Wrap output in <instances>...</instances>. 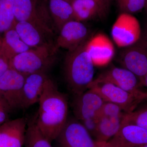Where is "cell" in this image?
Returning a JSON list of instances; mask_svg holds the SVG:
<instances>
[{
	"mask_svg": "<svg viewBox=\"0 0 147 147\" xmlns=\"http://www.w3.org/2000/svg\"><path fill=\"white\" fill-rule=\"evenodd\" d=\"M38 103L34 119L42 134L52 143L57 139L68 119V102L55 82L49 78Z\"/></svg>",
	"mask_w": 147,
	"mask_h": 147,
	"instance_id": "cell-1",
	"label": "cell"
},
{
	"mask_svg": "<svg viewBox=\"0 0 147 147\" xmlns=\"http://www.w3.org/2000/svg\"><path fill=\"white\" fill-rule=\"evenodd\" d=\"M87 40L76 49L68 51L65 59L66 83L74 96L88 89L94 79L95 66L87 51Z\"/></svg>",
	"mask_w": 147,
	"mask_h": 147,
	"instance_id": "cell-2",
	"label": "cell"
},
{
	"mask_svg": "<svg viewBox=\"0 0 147 147\" xmlns=\"http://www.w3.org/2000/svg\"><path fill=\"white\" fill-rule=\"evenodd\" d=\"M57 51L55 44L32 48L13 57L10 61V67L26 76L47 73L56 62Z\"/></svg>",
	"mask_w": 147,
	"mask_h": 147,
	"instance_id": "cell-3",
	"label": "cell"
},
{
	"mask_svg": "<svg viewBox=\"0 0 147 147\" xmlns=\"http://www.w3.org/2000/svg\"><path fill=\"white\" fill-rule=\"evenodd\" d=\"M16 21L34 24L50 38L56 29L45 0H10Z\"/></svg>",
	"mask_w": 147,
	"mask_h": 147,
	"instance_id": "cell-4",
	"label": "cell"
},
{
	"mask_svg": "<svg viewBox=\"0 0 147 147\" xmlns=\"http://www.w3.org/2000/svg\"><path fill=\"white\" fill-rule=\"evenodd\" d=\"M88 89L96 92L105 102L119 105L126 113L133 111L142 101L146 100L108 82H92Z\"/></svg>",
	"mask_w": 147,
	"mask_h": 147,
	"instance_id": "cell-5",
	"label": "cell"
},
{
	"mask_svg": "<svg viewBox=\"0 0 147 147\" xmlns=\"http://www.w3.org/2000/svg\"><path fill=\"white\" fill-rule=\"evenodd\" d=\"M59 147H100L107 142L94 139L77 119H67L57 139Z\"/></svg>",
	"mask_w": 147,
	"mask_h": 147,
	"instance_id": "cell-6",
	"label": "cell"
},
{
	"mask_svg": "<svg viewBox=\"0 0 147 147\" xmlns=\"http://www.w3.org/2000/svg\"><path fill=\"white\" fill-rule=\"evenodd\" d=\"M141 26L132 14L121 13L111 30L114 42L118 47L125 48L135 44L140 39Z\"/></svg>",
	"mask_w": 147,
	"mask_h": 147,
	"instance_id": "cell-7",
	"label": "cell"
},
{
	"mask_svg": "<svg viewBox=\"0 0 147 147\" xmlns=\"http://www.w3.org/2000/svg\"><path fill=\"white\" fill-rule=\"evenodd\" d=\"M139 40L122 50L118 61L122 67L136 75L143 85L147 73V43L145 40Z\"/></svg>",
	"mask_w": 147,
	"mask_h": 147,
	"instance_id": "cell-8",
	"label": "cell"
},
{
	"mask_svg": "<svg viewBox=\"0 0 147 147\" xmlns=\"http://www.w3.org/2000/svg\"><path fill=\"white\" fill-rule=\"evenodd\" d=\"M92 82L111 83L132 94L147 99V92L140 90L142 84L138 77L122 67H111L99 74Z\"/></svg>",
	"mask_w": 147,
	"mask_h": 147,
	"instance_id": "cell-9",
	"label": "cell"
},
{
	"mask_svg": "<svg viewBox=\"0 0 147 147\" xmlns=\"http://www.w3.org/2000/svg\"><path fill=\"white\" fill-rule=\"evenodd\" d=\"M26 76L10 67L0 78V96L11 111L22 109V92Z\"/></svg>",
	"mask_w": 147,
	"mask_h": 147,
	"instance_id": "cell-10",
	"label": "cell"
},
{
	"mask_svg": "<svg viewBox=\"0 0 147 147\" xmlns=\"http://www.w3.org/2000/svg\"><path fill=\"white\" fill-rule=\"evenodd\" d=\"M89 34L88 29L82 22L75 20L69 21L59 31L55 42V48L68 51L74 50L89 39Z\"/></svg>",
	"mask_w": 147,
	"mask_h": 147,
	"instance_id": "cell-11",
	"label": "cell"
},
{
	"mask_svg": "<svg viewBox=\"0 0 147 147\" xmlns=\"http://www.w3.org/2000/svg\"><path fill=\"white\" fill-rule=\"evenodd\" d=\"M105 102L99 95L91 89L74 96L72 108L75 118L82 121L98 118Z\"/></svg>",
	"mask_w": 147,
	"mask_h": 147,
	"instance_id": "cell-12",
	"label": "cell"
},
{
	"mask_svg": "<svg viewBox=\"0 0 147 147\" xmlns=\"http://www.w3.org/2000/svg\"><path fill=\"white\" fill-rule=\"evenodd\" d=\"M86 50L95 66H103L110 63L115 53V46L109 37L99 33L89 38Z\"/></svg>",
	"mask_w": 147,
	"mask_h": 147,
	"instance_id": "cell-13",
	"label": "cell"
},
{
	"mask_svg": "<svg viewBox=\"0 0 147 147\" xmlns=\"http://www.w3.org/2000/svg\"><path fill=\"white\" fill-rule=\"evenodd\" d=\"M107 143L112 147H138L147 144V129L122 123L117 134Z\"/></svg>",
	"mask_w": 147,
	"mask_h": 147,
	"instance_id": "cell-14",
	"label": "cell"
},
{
	"mask_svg": "<svg viewBox=\"0 0 147 147\" xmlns=\"http://www.w3.org/2000/svg\"><path fill=\"white\" fill-rule=\"evenodd\" d=\"M27 123L26 119L20 117L0 126V147H24Z\"/></svg>",
	"mask_w": 147,
	"mask_h": 147,
	"instance_id": "cell-15",
	"label": "cell"
},
{
	"mask_svg": "<svg viewBox=\"0 0 147 147\" xmlns=\"http://www.w3.org/2000/svg\"><path fill=\"white\" fill-rule=\"evenodd\" d=\"M45 73H37L26 76L22 92V109H28L39 101L47 80Z\"/></svg>",
	"mask_w": 147,
	"mask_h": 147,
	"instance_id": "cell-16",
	"label": "cell"
},
{
	"mask_svg": "<svg viewBox=\"0 0 147 147\" xmlns=\"http://www.w3.org/2000/svg\"><path fill=\"white\" fill-rule=\"evenodd\" d=\"M14 28L22 40L31 48L55 44L49 39L50 37L30 22L16 21Z\"/></svg>",
	"mask_w": 147,
	"mask_h": 147,
	"instance_id": "cell-17",
	"label": "cell"
},
{
	"mask_svg": "<svg viewBox=\"0 0 147 147\" xmlns=\"http://www.w3.org/2000/svg\"><path fill=\"white\" fill-rule=\"evenodd\" d=\"M71 4L74 20L80 22L103 16L108 10L104 2L96 0H74Z\"/></svg>",
	"mask_w": 147,
	"mask_h": 147,
	"instance_id": "cell-18",
	"label": "cell"
},
{
	"mask_svg": "<svg viewBox=\"0 0 147 147\" xmlns=\"http://www.w3.org/2000/svg\"><path fill=\"white\" fill-rule=\"evenodd\" d=\"M48 9L56 30H60L65 24L74 20L71 3L63 0H47Z\"/></svg>",
	"mask_w": 147,
	"mask_h": 147,
	"instance_id": "cell-19",
	"label": "cell"
},
{
	"mask_svg": "<svg viewBox=\"0 0 147 147\" xmlns=\"http://www.w3.org/2000/svg\"><path fill=\"white\" fill-rule=\"evenodd\" d=\"M0 42L1 52L10 60L16 55L32 48L22 40L14 28L4 34Z\"/></svg>",
	"mask_w": 147,
	"mask_h": 147,
	"instance_id": "cell-20",
	"label": "cell"
},
{
	"mask_svg": "<svg viewBox=\"0 0 147 147\" xmlns=\"http://www.w3.org/2000/svg\"><path fill=\"white\" fill-rule=\"evenodd\" d=\"M124 116L117 117H98L95 139L100 142H107L117 134L122 124Z\"/></svg>",
	"mask_w": 147,
	"mask_h": 147,
	"instance_id": "cell-21",
	"label": "cell"
},
{
	"mask_svg": "<svg viewBox=\"0 0 147 147\" xmlns=\"http://www.w3.org/2000/svg\"><path fill=\"white\" fill-rule=\"evenodd\" d=\"M37 126L34 119L28 122L24 147H53Z\"/></svg>",
	"mask_w": 147,
	"mask_h": 147,
	"instance_id": "cell-22",
	"label": "cell"
},
{
	"mask_svg": "<svg viewBox=\"0 0 147 147\" xmlns=\"http://www.w3.org/2000/svg\"><path fill=\"white\" fill-rule=\"evenodd\" d=\"M16 21L10 0H0V37L14 28Z\"/></svg>",
	"mask_w": 147,
	"mask_h": 147,
	"instance_id": "cell-23",
	"label": "cell"
},
{
	"mask_svg": "<svg viewBox=\"0 0 147 147\" xmlns=\"http://www.w3.org/2000/svg\"><path fill=\"white\" fill-rule=\"evenodd\" d=\"M122 123L133 124L147 129V102L126 113Z\"/></svg>",
	"mask_w": 147,
	"mask_h": 147,
	"instance_id": "cell-24",
	"label": "cell"
},
{
	"mask_svg": "<svg viewBox=\"0 0 147 147\" xmlns=\"http://www.w3.org/2000/svg\"><path fill=\"white\" fill-rule=\"evenodd\" d=\"M121 13L133 14L145 8L146 0H116Z\"/></svg>",
	"mask_w": 147,
	"mask_h": 147,
	"instance_id": "cell-25",
	"label": "cell"
},
{
	"mask_svg": "<svg viewBox=\"0 0 147 147\" xmlns=\"http://www.w3.org/2000/svg\"><path fill=\"white\" fill-rule=\"evenodd\" d=\"M125 114L126 113L119 105L113 102H105L98 118L100 117H117L124 116Z\"/></svg>",
	"mask_w": 147,
	"mask_h": 147,
	"instance_id": "cell-26",
	"label": "cell"
},
{
	"mask_svg": "<svg viewBox=\"0 0 147 147\" xmlns=\"http://www.w3.org/2000/svg\"><path fill=\"white\" fill-rule=\"evenodd\" d=\"M98 121V118H93L87 119L80 122L88 131L92 137L95 138L97 131Z\"/></svg>",
	"mask_w": 147,
	"mask_h": 147,
	"instance_id": "cell-27",
	"label": "cell"
},
{
	"mask_svg": "<svg viewBox=\"0 0 147 147\" xmlns=\"http://www.w3.org/2000/svg\"><path fill=\"white\" fill-rule=\"evenodd\" d=\"M10 61L0 51V78L10 68Z\"/></svg>",
	"mask_w": 147,
	"mask_h": 147,
	"instance_id": "cell-28",
	"label": "cell"
},
{
	"mask_svg": "<svg viewBox=\"0 0 147 147\" xmlns=\"http://www.w3.org/2000/svg\"><path fill=\"white\" fill-rule=\"evenodd\" d=\"M11 111L7 105L0 107V126L8 121L9 113Z\"/></svg>",
	"mask_w": 147,
	"mask_h": 147,
	"instance_id": "cell-29",
	"label": "cell"
},
{
	"mask_svg": "<svg viewBox=\"0 0 147 147\" xmlns=\"http://www.w3.org/2000/svg\"><path fill=\"white\" fill-rule=\"evenodd\" d=\"M104 2L105 3V5H106V7H107L108 9H109L110 4H111L113 0H104Z\"/></svg>",
	"mask_w": 147,
	"mask_h": 147,
	"instance_id": "cell-30",
	"label": "cell"
},
{
	"mask_svg": "<svg viewBox=\"0 0 147 147\" xmlns=\"http://www.w3.org/2000/svg\"><path fill=\"white\" fill-rule=\"evenodd\" d=\"M5 105H7V106H8V105L7 104L6 102H5L4 100L0 96V107H1V106H5Z\"/></svg>",
	"mask_w": 147,
	"mask_h": 147,
	"instance_id": "cell-31",
	"label": "cell"
},
{
	"mask_svg": "<svg viewBox=\"0 0 147 147\" xmlns=\"http://www.w3.org/2000/svg\"><path fill=\"white\" fill-rule=\"evenodd\" d=\"M143 86H144L147 88V73L146 74V76H145L144 78V81L143 82Z\"/></svg>",
	"mask_w": 147,
	"mask_h": 147,
	"instance_id": "cell-32",
	"label": "cell"
},
{
	"mask_svg": "<svg viewBox=\"0 0 147 147\" xmlns=\"http://www.w3.org/2000/svg\"><path fill=\"white\" fill-rule=\"evenodd\" d=\"M100 147H112L111 146H110L109 144H108V143H105L104 144L102 145V146H101Z\"/></svg>",
	"mask_w": 147,
	"mask_h": 147,
	"instance_id": "cell-33",
	"label": "cell"
},
{
	"mask_svg": "<svg viewBox=\"0 0 147 147\" xmlns=\"http://www.w3.org/2000/svg\"><path fill=\"white\" fill-rule=\"evenodd\" d=\"M45 1H47V0H45ZM63 1H65L67 2L70 3L71 4V3L74 0H63Z\"/></svg>",
	"mask_w": 147,
	"mask_h": 147,
	"instance_id": "cell-34",
	"label": "cell"
},
{
	"mask_svg": "<svg viewBox=\"0 0 147 147\" xmlns=\"http://www.w3.org/2000/svg\"><path fill=\"white\" fill-rule=\"evenodd\" d=\"M144 40L146 41L147 43V29L146 32V36H145V38Z\"/></svg>",
	"mask_w": 147,
	"mask_h": 147,
	"instance_id": "cell-35",
	"label": "cell"
},
{
	"mask_svg": "<svg viewBox=\"0 0 147 147\" xmlns=\"http://www.w3.org/2000/svg\"><path fill=\"white\" fill-rule=\"evenodd\" d=\"M145 7L146 9L147 10V0H146V5H145Z\"/></svg>",
	"mask_w": 147,
	"mask_h": 147,
	"instance_id": "cell-36",
	"label": "cell"
},
{
	"mask_svg": "<svg viewBox=\"0 0 147 147\" xmlns=\"http://www.w3.org/2000/svg\"><path fill=\"white\" fill-rule=\"evenodd\" d=\"M138 147H147V144H146L143 145V146H140Z\"/></svg>",
	"mask_w": 147,
	"mask_h": 147,
	"instance_id": "cell-37",
	"label": "cell"
},
{
	"mask_svg": "<svg viewBox=\"0 0 147 147\" xmlns=\"http://www.w3.org/2000/svg\"><path fill=\"white\" fill-rule=\"evenodd\" d=\"M96 1H102V2H104V0H96ZM104 3H105V2H104Z\"/></svg>",
	"mask_w": 147,
	"mask_h": 147,
	"instance_id": "cell-38",
	"label": "cell"
},
{
	"mask_svg": "<svg viewBox=\"0 0 147 147\" xmlns=\"http://www.w3.org/2000/svg\"><path fill=\"white\" fill-rule=\"evenodd\" d=\"M0 37V41H1V38ZM0 51H1V42H0Z\"/></svg>",
	"mask_w": 147,
	"mask_h": 147,
	"instance_id": "cell-39",
	"label": "cell"
}]
</instances>
